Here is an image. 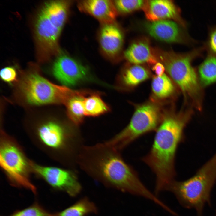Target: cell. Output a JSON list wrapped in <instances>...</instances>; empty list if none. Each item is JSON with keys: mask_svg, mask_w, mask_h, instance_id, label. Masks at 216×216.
Here are the masks:
<instances>
[{"mask_svg": "<svg viewBox=\"0 0 216 216\" xmlns=\"http://www.w3.org/2000/svg\"><path fill=\"white\" fill-rule=\"evenodd\" d=\"M216 181V153L192 177L183 181L175 180L166 190L172 192L183 206L194 209L202 216L205 204L210 203Z\"/></svg>", "mask_w": 216, "mask_h": 216, "instance_id": "obj_5", "label": "cell"}, {"mask_svg": "<svg viewBox=\"0 0 216 216\" xmlns=\"http://www.w3.org/2000/svg\"><path fill=\"white\" fill-rule=\"evenodd\" d=\"M70 5L68 1H49L39 10L34 23V32L36 55L39 61H47L61 52L59 40Z\"/></svg>", "mask_w": 216, "mask_h": 216, "instance_id": "obj_3", "label": "cell"}, {"mask_svg": "<svg viewBox=\"0 0 216 216\" xmlns=\"http://www.w3.org/2000/svg\"><path fill=\"white\" fill-rule=\"evenodd\" d=\"M152 70L157 76H160L164 74L165 67L164 64L160 62H157L152 68Z\"/></svg>", "mask_w": 216, "mask_h": 216, "instance_id": "obj_27", "label": "cell"}, {"mask_svg": "<svg viewBox=\"0 0 216 216\" xmlns=\"http://www.w3.org/2000/svg\"><path fill=\"white\" fill-rule=\"evenodd\" d=\"M19 88L28 103L35 105L56 104H66L71 98L85 94L65 86L53 84L37 72H28L21 79Z\"/></svg>", "mask_w": 216, "mask_h": 216, "instance_id": "obj_8", "label": "cell"}, {"mask_svg": "<svg viewBox=\"0 0 216 216\" xmlns=\"http://www.w3.org/2000/svg\"><path fill=\"white\" fill-rule=\"evenodd\" d=\"M146 1L142 0H118L113 2L117 11L122 14H127L140 9H142Z\"/></svg>", "mask_w": 216, "mask_h": 216, "instance_id": "obj_23", "label": "cell"}, {"mask_svg": "<svg viewBox=\"0 0 216 216\" xmlns=\"http://www.w3.org/2000/svg\"><path fill=\"white\" fill-rule=\"evenodd\" d=\"M84 95L78 96L70 99L66 104L67 115L75 124L79 125L83 121L84 114L83 101Z\"/></svg>", "mask_w": 216, "mask_h": 216, "instance_id": "obj_22", "label": "cell"}, {"mask_svg": "<svg viewBox=\"0 0 216 216\" xmlns=\"http://www.w3.org/2000/svg\"><path fill=\"white\" fill-rule=\"evenodd\" d=\"M147 33L156 39L170 43L192 44L194 41L175 21L169 20L150 21L146 23Z\"/></svg>", "mask_w": 216, "mask_h": 216, "instance_id": "obj_11", "label": "cell"}, {"mask_svg": "<svg viewBox=\"0 0 216 216\" xmlns=\"http://www.w3.org/2000/svg\"><path fill=\"white\" fill-rule=\"evenodd\" d=\"M31 160L12 137L3 130L1 132L0 164L7 179L13 186L37 193L30 179Z\"/></svg>", "mask_w": 216, "mask_h": 216, "instance_id": "obj_7", "label": "cell"}, {"mask_svg": "<svg viewBox=\"0 0 216 216\" xmlns=\"http://www.w3.org/2000/svg\"><path fill=\"white\" fill-rule=\"evenodd\" d=\"M78 158L81 167L105 186L151 200L154 195L119 152L106 142L83 147Z\"/></svg>", "mask_w": 216, "mask_h": 216, "instance_id": "obj_1", "label": "cell"}, {"mask_svg": "<svg viewBox=\"0 0 216 216\" xmlns=\"http://www.w3.org/2000/svg\"><path fill=\"white\" fill-rule=\"evenodd\" d=\"M215 216H216V214H215Z\"/></svg>", "mask_w": 216, "mask_h": 216, "instance_id": "obj_28", "label": "cell"}, {"mask_svg": "<svg viewBox=\"0 0 216 216\" xmlns=\"http://www.w3.org/2000/svg\"><path fill=\"white\" fill-rule=\"evenodd\" d=\"M142 9L150 21L172 19L184 27L186 26L185 22L180 16V10L172 1H147Z\"/></svg>", "mask_w": 216, "mask_h": 216, "instance_id": "obj_13", "label": "cell"}, {"mask_svg": "<svg viewBox=\"0 0 216 216\" xmlns=\"http://www.w3.org/2000/svg\"><path fill=\"white\" fill-rule=\"evenodd\" d=\"M149 77V73L145 68L139 64H134L125 71L122 79L125 85L133 87L147 80Z\"/></svg>", "mask_w": 216, "mask_h": 216, "instance_id": "obj_19", "label": "cell"}, {"mask_svg": "<svg viewBox=\"0 0 216 216\" xmlns=\"http://www.w3.org/2000/svg\"><path fill=\"white\" fill-rule=\"evenodd\" d=\"M52 66L55 78L64 86L76 85L87 77V68L69 56L60 53Z\"/></svg>", "mask_w": 216, "mask_h": 216, "instance_id": "obj_12", "label": "cell"}, {"mask_svg": "<svg viewBox=\"0 0 216 216\" xmlns=\"http://www.w3.org/2000/svg\"><path fill=\"white\" fill-rule=\"evenodd\" d=\"M204 48H197L183 53L161 51L157 55L181 90L185 102L190 107L199 111L203 108L204 88L200 82L197 70L192 63L202 55Z\"/></svg>", "mask_w": 216, "mask_h": 216, "instance_id": "obj_4", "label": "cell"}, {"mask_svg": "<svg viewBox=\"0 0 216 216\" xmlns=\"http://www.w3.org/2000/svg\"><path fill=\"white\" fill-rule=\"evenodd\" d=\"M0 76L4 81L12 83L17 79V74L16 70L12 67H5L0 71Z\"/></svg>", "mask_w": 216, "mask_h": 216, "instance_id": "obj_25", "label": "cell"}, {"mask_svg": "<svg viewBox=\"0 0 216 216\" xmlns=\"http://www.w3.org/2000/svg\"><path fill=\"white\" fill-rule=\"evenodd\" d=\"M32 173L42 179L53 189L65 192L70 196H76L82 187L76 174L70 170L44 166L31 161Z\"/></svg>", "mask_w": 216, "mask_h": 216, "instance_id": "obj_10", "label": "cell"}, {"mask_svg": "<svg viewBox=\"0 0 216 216\" xmlns=\"http://www.w3.org/2000/svg\"><path fill=\"white\" fill-rule=\"evenodd\" d=\"M26 133L33 143L51 158L62 164L67 162L74 137L71 129L49 120L28 129Z\"/></svg>", "mask_w": 216, "mask_h": 216, "instance_id": "obj_6", "label": "cell"}, {"mask_svg": "<svg viewBox=\"0 0 216 216\" xmlns=\"http://www.w3.org/2000/svg\"><path fill=\"white\" fill-rule=\"evenodd\" d=\"M53 216L54 214L48 212L40 205L35 202L26 208L17 211L7 216Z\"/></svg>", "mask_w": 216, "mask_h": 216, "instance_id": "obj_24", "label": "cell"}, {"mask_svg": "<svg viewBox=\"0 0 216 216\" xmlns=\"http://www.w3.org/2000/svg\"><path fill=\"white\" fill-rule=\"evenodd\" d=\"M98 208L95 205L86 197L60 212L53 216H86L90 214H97Z\"/></svg>", "mask_w": 216, "mask_h": 216, "instance_id": "obj_18", "label": "cell"}, {"mask_svg": "<svg viewBox=\"0 0 216 216\" xmlns=\"http://www.w3.org/2000/svg\"><path fill=\"white\" fill-rule=\"evenodd\" d=\"M99 44L101 49L108 57L113 58L120 52L124 40L122 32L114 22L103 24L100 31Z\"/></svg>", "mask_w": 216, "mask_h": 216, "instance_id": "obj_14", "label": "cell"}, {"mask_svg": "<svg viewBox=\"0 0 216 216\" xmlns=\"http://www.w3.org/2000/svg\"><path fill=\"white\" fill-rule=\"evenodd\" d=\"M124 56L129 62L134 64L145 63L154 64L157 62L148 42L143 40L132 44L125 51Z\"/></svg>", "mask_w": 216, "mask_h": 216, "instance_id": "obj_16", "label": "cell"}, {"mask_svg": "<svg viewBox=\"0 0 216 216\" xmlns=\"http://www.w3.org/2000/svg\"><path fill=\"white\" fill-rule=\"evenodd\" d=\"M206 47L208 54L216 56V26L212 28L209 32Z\"/></svg>", "mask_w": 216, "mask_h": 216, "instance_id": "obj_26", "label": "cell"}, {"mask_svg": "<svg viewBox=\"0 0 216 216\" xmlns=\"http://www.w3.org/2000/svg\"><path fill=\"white\" fill-rule=\"evenodd\" d=\"M160 122L159 109L156 105L151 103L142 104L136 108L127 126L106 142L120 152L142 135L156 130Z\"/></svg>", "mask_w": 216, "mask_h": 216, "instance_id": "obj_9", "label": "cell"}, {"mask_svg": "<svg viewBox=\"0 0 216 216\" xmlns=\"http://www.w3.org/2000/svg\"><path fill=\"white\" fill-rule=\"evenodd\" d=\"M85 116H95L108 112L110 108L98 94H93L86 98L83 101Z\"/></svg>", "mask_w": 216, "mask_h": 216, "instance_id": "obj_20", "label": "cell"}, {"mask_svg": "<svg viewBox=\"0 0 216 216\" xmlns=\"http://www.w3.org/2000/svg\"><path fill=\"white\" fill-rule=\"evenodd\" d=\"M79 9L104 24L114 22L117 11L114 2L109 0H85L78 3Z\"/></svg>", "mask_w": 216, "mask_h": 216, "instance_id": "obj_15", "label": "cell"}, {"mask_svg": "<svg viewBox=\"0 0 216 216\" xmlns=\"http://www.w3.org/2000/svg\"><path fill=\"white\" fill-rule=\"evenodd\" d=\"M197 70L204 88L216 83V56L208 54Z\"/></svg>", "mask_w": 216, "mask_h": 216, "instance_id": "obj_17", "label": "cell"}, {"mask_svg": "<svg viewBox=\"0 0 216 216\" xmlns=\"http://www.w3.org/2000/svg\"><path fill=\"white\" fill-rule=\"evenodd\" d=\"M152 88L154 94L161 98L169 97L175 91L172 82L165 74L160 76H156L153 78Z\"/></svg>", "mask_w": 216, "mask_h": 216, "instance_id": "obj_21", "label": "cell"}, {"mask_svg": "<svg viewBox=\"0 0 216 216\" xmlns=\"http://www.w3.org/2000/svg\"><path fill=\"white\" fill-rule=\"evenodd\" d=\"M193 113V109L190 108L181 112L165 116L156 130L150 150L142 159L155 174L156 195L165 190L175 180L177 149Z\"/></svg>", "mask_w": 216, "mask_h": 216, "instance_id": "obj_2", "label": "cell"}]
</instances>
